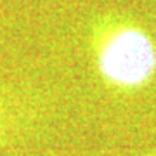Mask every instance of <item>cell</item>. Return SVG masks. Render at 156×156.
Instances as JSON below:
<instances>
[{"instance_id": "obj_1", "label": "cell", "mask_w": 156, "mask_h": 156, "mask_svg": "<svg viewBox=\"0 0 156 156\" xmlns=\"http://www.w3.org/2000/svg\"><path fill=\"white\" fill-rule=\"evenodd\" d=\"M94 59L106 83L135 90L156 75V42L135 23L109 21L101 24L94 35Z\"/></svg>"}]
</instances>
